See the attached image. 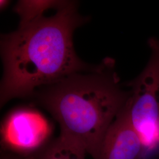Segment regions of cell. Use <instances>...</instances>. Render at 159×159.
I'll return each mask as SVG.
<instances>
[{"mask_svg": "<svg viewBox=\"0 0 159 159\" xmlns=\"http://www.w3.org/2000/svg\"><path fill=\"white\" fill-rule=\"evenodd\" d=\"M87 154L78 144L59 136L47 148L41 159H85Z\"/></svg>", "mask_w": 159, "mask_h": 159, "instance_id": "obj_6", "label": "cell"}, {"mask_svg": "<svg viewBox=\"0 0 159 159\" xmlns=\"http://www.w3.org/2000/svg\"><path fill=\"white\" fill-rule=\"evenodd\" d=\"M63 1H21L14 8L15 12L20 17V23H26L43 15L46 10L51 7H57Z\"/></svg>", "mask_w": 159, "mask_h": 159, "instance_id": "obj_7", "label": "cell"}, {"mask_svg": "<svg viewBox=\"0 0 159 159\" xmlns=\"http://www.w3.org/2000/svg\"><path fill=\"white\" fill-rule=\"evenodd\" d=\"M51 131L45 117L38 111L21 108L12 112L3 123V142L18 151H31L45 142Z\"/></svg>", "mask_w": 159, "mask_h": 159, "instance_id": "obj_4", "label": "cell"}, {"mask_svg": "<svg viewBox=\"0 0 159 159\" xmlns=\"http://www.w3.org/2000/svg\"><path fill=\"white\" fill-rule=\"evenodd\" d=\"M143 152L142 142L125 107L104 137L97 159H139Z\"/></svg>", "mask_w": 159, "mask_h": 159, "instance_id": "obj_5", "label": "cell"}, {"mask_svg": "<svg viewBox=\"0 0 159 159\" xmlns=\"http://www.w3.org/2000/svg\"><path fill=\"white\" fill-rule=\"evenodd\" d=\"M114 68L115 61L107 58L96 71L71 74L33 94L59 123L60 137L78 144L93 159L130 94Z\"/></svg>", "mask_w": 159, "mask_h": 159, "instance_id": "obj_2", "label": "cell"}, {"mask_svg": "<svg viewBox=\"0 0 159 159\" xmlns=\"http://www.w3.org/2000/svg\"><path fill=\"white\" fill-rule=\"evenodd\" d=\"M87 20L74 2L63 1L55 15L20 23L17 30L2 35L1 106L14 98L32 96L37 88L71 74L98 70L100 64L84 63L74 50L73 32Z\"/></svg>", "mask_w": 159, "mask_h": 159, "instance_id": "obj_1", "label": "cell"}, {"mask_svg": "<svg viewBox=\"0 0 159 159\" xmlns=\"http://www.w3.org/2000/svg\"><path fill=\"white\" fill-rule=\"evenodd\" d=\"M8 1H1V8L4 9V8H6L7 7V5L8 4Z\"/></svg>", "mask_w": 159, "mask_h": 159, "instance_id": "obj_8", "label": "cell"}, {"mask_svg": "<svg viewBox=\"0 0 159 159\" xmlns=\"http://www.w3.org/2000/svg\"><path fill=\"white\" fill-rule=\"evenodd\" d=\"M150 55L146 66L127 84L130 94L125 110L140 137L144 151L159 146V40H148Z\"/></svg>", "mask_w": 159, "mask_h": 159, "instance_id": "obj_3", "label": "cell"}]
</instances>
